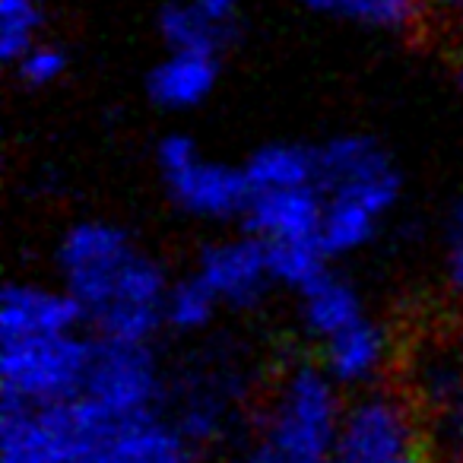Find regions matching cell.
<instances>
[{
  "mask_svg": "<svg viewBox=\"0 0 463 463\" xmlns=\"http://www.w3.org/2000/svg\"><path fill=\"white\" fill-rule=\"evenodd\" d=\"M58 283L80 302L96 340L149 346L165 330L172 279L124 225L80 219L58 241Z\"/></svg>",
  "mask_w": 463,
  "mask_h": 463,
  "instance_id": "1",
  "label": "cell"
},
{
  "mask_svg": "<svg viewBox=\"0 0 463 463\" xmlns=\"http://www.w3.org/2000/svg\"><path fill=\"white\" fill-rule=\"evenodd\" d=\"M317 187L324 194L321 248L340 260L378 239L400 203L403 178L381 140L336 134L317 146Z\"/></svg>",
  "mask_w": 463,
  "mask_h": 463,
  "instance_id": "2",
  "label": "cell"
},
{
  "mask_svg": "<svg viewBox=\"0 0 463 463\" xmlns=\"http://www.w3.org/2000/svg\"><path fill=\"white\" fill-rule=\"evenodd\" d=\"M343 410V387L324 372L321 362H296L283 368L267 391L258 416V438L289 454L334 463Z\"/></svg>",
  "mask_w": 463,
  "mask_h": 463,
  "instance_id": "3",
  "label": "cell"
},
{
  "mask_svg": "<svg viewBox=\"0 0 463 463\" xmlns=\"http://www.w3.org/2000/svg\"><path fill=\"white\" fill-rule=\"evenodd\" d=\"M96 340L83 330L52 336L0 340V393L4 406L52 410L83 393Z\"/></svg>",
  "mask_w": 463,
  "mask_h": 463,
  "instance_id": "4",
  "label": "cell"
},
{
  "mask_svg": "<svg viewBox=\"0 0 463 463\" xmlns=\"http://www.w3.org/2000/svg\"><path fill=\"white\" fill-rule=\"evenodd\" d=\"M251 381L229 353H206L168 378L165 416L194 450L222 444L245 419Z\"/></svg>",
  "mask_w": 463,
  "mask_h": 463,
  "instance_id": "5",
  "label": "cell"
},
{
  "mask_svg": "<svg viewBox=\"0 0 463 463\" xmlns=\"http://www.w3.org/2000/svg\"><path fill=\"white\" fill-rule=\"evenodd\" d=\"M156 168L175 210L200 222H229L245 216L248 187L245 168L206 153L191 134L162 137L156 149Z\"/></svg>",
  "mask_w": 463,
  "mask_h": 463,
  "instance_id": "6",
  "label": "cell"
},
{
  "mask_svg": "<svg viewBox=\"0 0 463 463\" xmlns=\"http://www.w3.org/2000/svg\"><path fill=\"white\" fill-rule=\"evenodd\" d=\"M425 438L422 410L391 387H368L346 400L334 463H410Z\"/></svg>",
  "mask_w": 463,
  "mask_h": 463,
  "instance_id": "7",
  "label": "cell"
},
{
  "mask_svg": "<svg viewBox=\"0 0 463 463\" xmlns=\"http://www.w3.org/2000/svg\"><path fill=\"white\" fill-rule=\"evenodd\" d=\"M67 410L77 431V463H197V450L165 412L109 416L83 400Z\"/></svg>",
  "mask_w": 463,
  "mask_h": 463,
  "instance_id": "8",
  "label": "cell"
},
{
  "mask_svg": "<svg viewBox=\"0 0 463 463\" xmlns=\"http://www.w3.org/2000/svg\"><path fill=\"white\" fill-rule=\"evenodd\" d=\"M168 374L162 372L153 346L96 340L90 374L77 400L109 416L165 412Z\"/></svg>",
  "mask_w": 463,
  "mask_h": 463,
  "instance_id": "9",
  "label": "cell"
},
{
  "mask_svg": "<svg viewBox=\"0 0 463 463\" xmlns=\"http://www.w3.org/2000/svg\"><path fill=\"white\" fill-rule=\"evenodd\" d=\"M191 273H197L222 308H254L277 286L270 248L251 232L203 245Z\"/></svg>",
  "mask_w": 463,
  "mask_h": 463,
  "instance_id": "10",
  "label": "cell"
},
{
  "mask_svg": "<svg viewBox=\"0 0 463 463\" xmlns=\"http://www.w3.org/2000/svg\"><path fill=\"white\" fill-rule=\"evenodd\" d=\"M86 315L61 283L16 279L0 292V340L83 330Z\"/></svg>",
  "mask_w": 463,
  "mask_h": 463,
  "instance_id": "11",
  "label": "cell"
},
{
  "mask_svg": "<svg viewBox=\"0 0 463 463\" xmlns=\"http://www.w3.org/2000/svg\"><path fill=\"white\" fill-rule=\"evenodd\" d=\"M245 232L258 235L267 248L283 245H321L324 194L317 184L283 187V191H258L248 197Z\"/></svg>",
  "mask_w": 463,
  "mask_h": 463,
  "instance_id": "12",
  "label": "cell"
},
{
  "mask_svg": "<svg viewBox=\"0 0 463 463\" xmlns=\"http://www.w3.org/2000/svg\"><path fill=\"white\" fill-rule=\"evenodd\" d=\"M0 463H77V431L67 406H4Z\"/></svg>",
  "mask_w": 463,
  "mask_h": 463,
  "instance_id": "13",
  "label": "cell"
},
{
  "mask_svg": "<svg viewBox=\"0 0 463 463\" xmlns=\"http://www.w3.org/2000/svg\"><path fill=\"white\" fill-rule=\"evenodd\" d=\"M317 362L343 391H368L378 387L393 359V336L378 317L368 311L346 330L317 343Z\"/></svg>",
  "mask_w": 463,
  "mask_h": 463,
  "instance_id": "14",
  "label": "cell"
},
{
  "mask_svg": "<svg viewBox=\"0 0 463 463\" xmlns=\"http://www.w3.org/2000/svg\"><path fill=\"white\" fill-rule=\"evenodd\" d=\"M245 23V0H168L159 14L165 48H197L222 54Z\"/></svg>",
  "mask_w": 463,
  "mask_h": 463,
  "instance_id": "15",
  "label": "cell"
},
{
  "mask_svg": "<svg viewBox=\"0 0 463 463\" xmlns=\"http://www.w3.org/2000/svg\"><path fill=\"white\" fill-rule=\"evenodd\" d=\"M219 86V54L197 48H165L162 58L146 73V96L156 109L194 111L216 92Z\"/></svg>",
  "mask_w": 463,
  "mask_h": 463,
  "instance_id": "16",
  "label": "cell"
},
{
  "mask_svg": "<svg viewBox=\"0 0 463 463\" xmlns=\"http://www.w3.org/2000/svg\"><path fill=\"white\" fill-rule=\"evenodd\" d=\"M296 308L305 334L315 343L330 340L334 334H340L349 324L368 315L365 298L355 289V283L343 277V273H336L334 267L296 292Z\"/></svg>",
  "mask_w": 463,
  "mask_h": 463,
  "instance_id": "17",
  "label": "cell"
},
{
  "mask_svg": "<svg viewBox=\"0 0 463 463\" xmlns=\"http://www.w3.org/2000/svg\"><path fill=\"white\" fill-rule=\"evenodd\" d=\"M241 168H245L251 194L308 187L317 184V146H305L296 140H273L254 149L241 162Z\"/></svg>",
  "mask_w": 463,
  "mask_h": 463,
  "instance_id": "18",
  "label": "cell"
},
{
  "mask_svg": "<svg viewBox=\"0 0 463 463\" xmlns=\"http://www.w3.org/2000/svg\"><path fill=\"white\" fill-rule=\"evenodd\" d=\"M324 20L368 33H403L422 16V0H298Z\"/></svg>",
  "mask_w": 463,
  "mask_h": 463,
  "instance_id": "19",
  "label": "cell"
},
{
  "mask_svg": "<svg viewBox=\"0 0 463 463\" xmlns=\"http://www.w3.org/2000/svg\"><path fill=\"white\" fill-rule=\"evenodd\" d=\"M219 311H222V305L200 283L197 273L172 279L165 296V330L181 336H200L213 327Z\"/></svg>",
  "mask_w": 463,
  "mask_h": 463,
  "instance_id": "20",
  "label": "cell"
},
{
  "mask_svg": "<svg viewBox=\"0 0 463 463\" xmlns=\"http://www.w3.org/2000/svg\"><path fill=\"white\" fill-rule=\"evenodd\" d=\"M422 416L429 419V438L438 457L444 463H463V378L422 406Z\"/></svg>",
  "mask_w": 463,
  "mask_h": 463,
  "instance_id": "21",
  "label": "cell"
},
{
  "mask_svg": "<svg viewBox=\"0 0 463 463\" xmlns=\"http://www.w3.org/2000/svg\"><path fill=\"white\" fill-rule=\"evenodd\" d=\"M45 0H0V52L14 64L42 39Z\"/></svg>",
  "mask_w": 463,
  "mask_h": 463,
  "instance_id": "22",
  "label": "cell"
},
{
  "mask_svg": "<svg viewBox=\"0 0 463 463\" xmlns=\"http://www.w3.org/2000/svg\"><path fill=\"white\" fill-rule=\"evenodd\" d=\"M10 67H14L16 80H20L23 86H29V90H48V86H58L61 80L67 77L71 58H67V52L58 45V42L39 39Z\"/></svg>",
  "mask_w": 463,
  "mask_h": 463,
  "instance_id": "23",
  "label": "cell"
},
{
  "mask_svg": "<svg viewBox=\"0 0 463 463\" xmlns=\"http://www.w3.org/2000/svg\"><path fill=\"white\" fill-rule=\"evenodd\" d=\"M444 273L457 296L463 298V197L450 206L444 222Z\"/></svg>",
  "mask_w": 463,
  "mask_h": 463,
  "instance_id": "24",
  "label": "cell"
},
{
  "mask_svg": "<svg viewBox=\"0 0 463 463\" xmlns=\"http://www.w3.org/2000/svg\"><path fill=\"white\" fill-rule=\"evenodd\" d=\"M235 463H330V460H311V457L289 454V450L277 448V444H270V441H264V438L254 435L251 441L241 448V454Z\"/></svg>",
  "mask_w": 463,
  "mask_h": 463,
  "instance_id": "25",
  "label": "cell"
},
{
  "mask_svg": "<svg viewBox=\"0 0 463 463\" xmlns=\"http://www.w3.org/2000/svg\"><path fill=\"white\" fill-rule=\"evenodd\" d=\"M422 14L450 33L463 29V0H422Z\"/></svg>",
  "mask_w": 463,
  "mask_h": 463,
  "instance_id": "26",
  "label": "cell"
},
{
  "mask_svg": "<svg viewBox=\"0 0 463 463\" xmlns=\"http://www.w3.org/2000/svg\"><path fill=\"white\" fill-rule=\"evenodd\" d=\"M454 346H457V355H460V362H463V327L457 330V336H454Z\"/></svg>",
  "mask_w": 463,
  "mask_h": 463,
  "instance_id": "27",
  "label": "cell"
},
{
  "mask_svg": "<svg viewBox=\"0 0 463 463\" xmlns=\"http://www.w3.org/2000/svg\"><path fill=\"white\" fill-rule=\"evenodd\" d=\"M410 463H444L441 457H435V460H425V457H416V460H410Z\"/></svg>",
  "mask_w": 463,
  "mask_h": 463,
  "instance_id": "28",
  "label": "cell"
},
{
  "mask_svg": "<svg viewBox=\"0 0 463 463\" xmlns=\"http://www.w3.org/2000/svg\"><path fill=\"white\" fill-rule=\"evenodd\" d=\"M460 86H463V64H460Z\"/></svg>",
  "mask_w": 463,
  "mask_h": 463,
  "instance_id": "29",
  "label": "cell"
}]
</instances>
